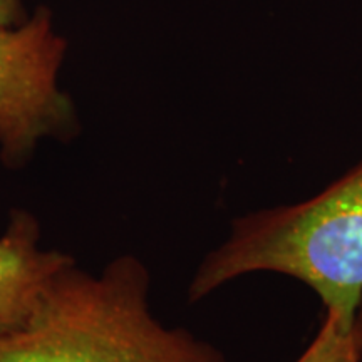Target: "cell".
Instances as JSON below:
<instances>
[{
    "mask_svg": "<svg viewBox=\"0 0 362 362\" xmlns=\"http://www.w3.org/2000/svg\"><path fill=\"white\" fill-rule=\"evenodd\" d=\"M66 47L45 8L21 25H0V161L7 168L24 166L44 138L78 131L72 101L57 86Z\"/></svg>",
    "mask_w": 362,
    "mask_h": 362,
    "instance_id": "3",
    "label": "cell"
},
{
    "mask_svg": "<svg viewBox=\"0 0 362 362\" xmlns=\"http://www.w3.org/2000/svg\"><path fill=\"white\" fill-rule=\"evenodd\" d=\"M25 21L21 0H0V25L16 27L24 24Z\"/></svg>",
    "mask_w": 362,
    "mask_h": 362,
    "instance_id": "6",
    "label": "cell"
},
{
    "mask_svg": "<svg viewBox=\"0 0 362 362\" xmlns=\"http://www.w3.org/2000/svg\"><path fill=\"white\" fill-rule=\"evenodd\" d=\"M296 362H362V307L352 317L325 312L314 341Z\"/></svg>",
    "mask_w": 362,
    "mask_h": 362,
    "instance_id": "5",
    "label": "cell"
},
{
    "mask_svg": "<svg viewBox=\"0 0 362 362\" xmlns=\"http://www.w3.org/2000/svg\"><path fill=\"white\" fill-rule=\"evenodd\" d=\"M40 238L39 218L12 210L0 237V336L24 329L57 275L76 264L69 253L45 250Z\"/></svg>",
    "mask_w": 362,
    "mask_h": 362,
    "instance_id": "4",
    "label": "cell"
},
{
    "mask_svg": "<svg viewBox=\"0 0 362 362\" xmlns=\"http://www.w3.org/2000/svg\"><path fill=\"white\" fill-rule=\"evenodd\" d=\"M253 272L300 280L325 312L356 315L362 307V163L309 202L235 220L228 240L198 267L188 298L202 300Z\"/></svg>",
    "mask_w": 362,
    "mask_h": 362,
    "instance_id": "2",
    "label": "cell"
},
{
    "mask_svg": "<svg viewBox=\"0 0 362 362\" xmlns=\"http://www.w3.org/2000/svg\"><path fill=\"white\" fill-rule=\"evenodd\" d=\"M136 257L98 274L76 264L57 275L29 324L0 336V362H226L211 344L163 325Z\"/></svg>",
    "mask_w": 362,
    "mask_h": 362,
    "instance_id": "1",
    "label": "cell"
}]
</instances>
